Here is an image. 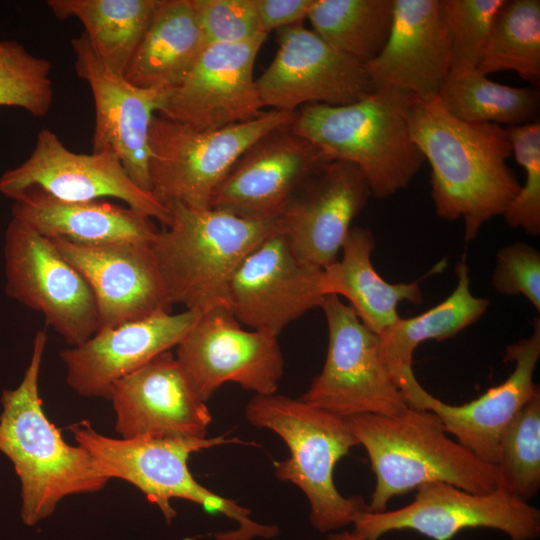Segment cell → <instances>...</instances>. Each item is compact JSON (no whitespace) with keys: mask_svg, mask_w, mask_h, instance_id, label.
<instances>
[{"mask_svg":"<svg viewBox=\"0 0 540 540\" xmlns=\"http://www.w3.org/2000/svg\"><path fill=\"white\" fill-rule=\"evenodd\" d=\"M437 98L453 117L513 127L538 120L539 92L490 80L477 68L450 70Z\"/></svg>","mask_w":540,"mask_h":540,"instance_id":"cell-30","label":"cell"},{"mask_svg":"<svg viewBox=\"0 0 540 540\" xmlns=\"http://www.w3.org/2000/svg\"><path fill=\"white\" fill-rule=\"evenodd\" d=\"M413 98L381 87L351 104H307L294 112L290 128L328 161L358 167L371 195L384 199L406 188L425 162L408 128Z\"/></svg>","mask_w":540,"mask_h":540,"instance_id":"cell-3","label":"cell"},{"mask_svg":"<svg viewBox=\"0 0 540 540\" xmlns=\"http://www.w3.org/2000/svg\"><path fill=\"white\" fill-rule=\"evenodd\" d=\"M51 241L87 281L96 303L98 330L172 312L152 243Z\"/></svg>","mask_w":540,"mask_h":540,"instance_id":"cell-19","label":"cell"},{"mask_svg":"<svg viewBox=\"0 0 540 540\" xmlns=\"http://www.w3.org/2000/svg\"><path fill=\"white\" fill-rule=\"evenodd\" d=\"M47 341L44 330L36 332L20 384L0 397V452L20 480V516L26 526L52 515L65 497L98 492L108 483L86 450L69 445L45 414L39 376Z\"/></svg>","mask_w":540,"mask_h":540,"instance_id":"cell-2","label":"cell"},{"mask_svg":"<svg viewBox=\"0 0 540 540\" xmlns=\"http://www.w3.org/2000/svg\"><path fill=\"white\" fill-rule=\"evenodd\" d=\"M267 38L207 45L157 113L198 130H214L258 117L261 101L253 70Z\"/></svg>","mask_w":540,"mask_h":540,"instance_id":"cell-17","label":"cell"},{"mask_svg":"<svg viewBox=\"0 0 540 540\" xmlns=\"http://www.w3.org/2000/svg\"><path fill=\"white\" fill-rule=\"evenodd\" d=\"M320 308L328 329L326 358L301 399L341 417L402 413L408 405L381 358L379 336L336 295L325 296Z\"/></svg>","mask_w":540,"mask_h":540,"instance_id":"cell-9","label":"cell"},{"mask_svg":"<svg viewBox=\"0 0 540 540\" xmlns=\"http://www.w3.org/2000/svg\"><path fill=\"white\" fill-rule=\"evenodd\" d=\"M75 72L95 105L92 152L112 151L133 182L150 191V127L166 92L137 87L109 69L83 32L71 40Z\"/></svg>","mask_w":540,"mask_h":540,"instance_id":"cell-18","label":"cell"},{"mask_svg":"<svg viewBox=\"0 0 540 540\" xmlns=\"http://www.w3.org/2000/svg\"><path fill=\"white\" fill-rule=\"evenodd\" d=\"M540 358V320H534L533 332L506 348L505 361L515 367L501 384L463 405H450L425 389L415 409L436 414L445 431L477 458L492 465L498 459L500 438L519 411L537 394L539 388L533 374Z\"/></svg>","mask_w":540,"mask_h":540,"instance_id":"cell-24","label":"cell"},{"mask_svg":"<svg viewBox=\"0 0 540 540\" xmlns=\"http://www.w3.org/2000/svg\"><path fill=\"white\" fill-rule=\"evenodd\" d=\"M6 294L41 313L70 346L98 330L94 295L51 239L12 217L4 236Z\"/></svg>","mask_w":540,"mask_h":540,"instance_id":"cell-10","label":"cell"},{"mask_svg":"<svg viewBox=\"0 0 540 540\" xmlns=\"http://www.w3.org/2000/svg\"><path fill=\"white\" fill-rule=\"evenodd\" d=\"M77 445L90 455L97 471L108 481L116 478L138 488L156 505L167 523L176 517L171 499H184L207 512L222 513L239 524V529L217 534L218 540H250L273 537L275 526L260 525L250 519L251 511L201 485L188 468L194 452L230 443H243L224 435L212 438L137 436L112 438L100 434L88 420L68 426Z\"/></svg>","mask_w":540,"mask_h":540,"instance_id":"cell-5","label":"cell"},{"mask_svg":"<svg viewBox=\"0 0 540 540\" xmlns=\"http://www.w3.org/2000/svg\"><path fill=\"white\" fill-rule=\"evenodd\" d=\"M260 31L266 35L272 30L302 24L314 0H254Z\"/></svg>","mask_w":540,"mask_h":540,"instance_id":"cell-39","label":"cell"},{"mask_svg":"<svg viewBox=\"0 0 540 540\" xmlns=\"http://www.w3.org/2000/svg\"><path fill=\"white\" fill-rule=\"evenodd\" d=\"M498 486L527 501L540 488V393L504 430L496 463Z\"/></svg>","mask_w":540,"mask_h":540,"instance_id":"cell-33","label":"cell"},{"mask_svg":"<svg viewBox=\"0 0 540 540\" xmlns=\"http://www.w3.org/2000/svg\"><path fill=\"white\" fill-rule=\"evenodd\" d=\"M329 162L290 125L274 129L231 166L214 191L211 208L250 219L280 218L297 193Z\"/></svg>","mask_w":540,"mask_h":540,"instance_id":"cell-16","label":"cell"},{"mask_svg":"<svg viewBox=\"0 0 540 540\" xmlns=\"http://www.w3.org/2000/svg\"><path fill=\"white\" fill-rule=\"evenodd\" d=\"M327 540H363L355 535L353 532H342L336 534H330Z\"/></svg>","mask_w":540,"mask_h":540,"instance_id":"cell-40","label":"cell"},{"mask_svg":"<svg viewBox=\"0 0 540 540\" xmlns=\"http://www.w3.org/2000/svg\"><path fill=\"white\" fill-rule=\"evenodd\" d=\"M28 190H39L65 201L116 198L161 227L170 219L169 209L133 182L112 151L72 152L49 129L39 131L34 148L23 163L0 177V192L6 197L14 199Z\"/></svg>","mask_w":540,"mask_h":540,"instance_id":"cell-13","label":"cell"},{"mask_svg":"<svg viewBox=\"0 0 540 540\" xmlns=\"http://www.w3.org/2000/svg\"><path fill=\"white\" fill-rule=\"evenodd\" d=\"M204 42L230 44L260 34L254 0H190Z\"/></svg>","mask_w":540,"mask_h":540,"instance_id":"cell-37","label":"cell"},{"mask_svg":"<svg viewBox=\"0 0 540 540\" xmlns=\"http://www.w3.org/2000/svg\"><path fill=\"white\" fill-rule=\"evenodd\" d=\"M201 313H160L97 330L60 353L67 384L81 396L109 399L117 381L176 348Z\"/></svg>","mask_w":540,"mask_h":540,"instance_id":"cell-21","label":"cell"},{"mask_svg":"<svg viewBox=\"0 0 540 540\" xmlns=\"http://www.w3.org/2000/svg\"><path fill=\"white\" fill-rule=\"evenodd\" d=\"M353 533L379 540L396 530H413L433 540H450L460 531L490 528L510 540H535L540 534V511L504 488L476 494L444 482L419 486L413 501L397 510L362 512Z\"/></svg>","mask_w":540,"mask_h":540,"instance_id":"cell-11","label":"cell"},{"mask_svg":"<svg viewBox=\"0 0 540 540\" xmlns=\"http://www.w3.org/2000/svg\"><path fill=\"white\" fill-rule=\"evenodd\" d=\"M492 285L500 294L523 295L540 311V253L529 244L517 242L496 255Z\"/></svg>","mask_w":540,"mask_h":540,"instance_id":"cell-38","label":"cell"},{"mask_svg":"<svg viewBox=\"0 0 540 540\" xmlns=\"http://www.w3.org/2000/svg\"><path fill=\"white\" fill-rule=\"evenodd\" d=\"M477 69L487 76L513 71L530 83L539 82V0H505L493 20Z\"/></svg>","mask_w":540,"mask_h":540,"instance_id":"cell-32","label":"cell"},{"mask_svg":"<svg viewBox=\"0 0 540 540\" xmlns=\"http://www.w3.org/2000/svg\"><path fill=\"white\" fill-rule=\"evenodd\" d=\"M369 457L376 484L369 512L386 511L388 502L430 482L486 494L498 486L496 465L477 458L447 436L435 413L409 406L388 417L358 414L345 417Z\"/></svg>","mask_w":540,"mask_h":540,"instance_id":"cell-4","label":"cell"},{"mask_svg":"<svg viewBox=\"0 0 540 540\" xmlns=\"http://www.w3.org/2000/svg\"><path fill=\"white\" fill-rule=\"evenodd\" d=\"M371 196L358 167L329 162L286 207L281 229L301 259L324 269L338 259L353 219Z\"/></svg>","mask_w":540,"mask_h":540,"instance_id":"cell-22","label":"cell"},{"mask_svg":"<svg viewBox=\"0 0 540 540\" xmlns=\"http://www.w3.org/2000/svg\"><path fill=\"white\" fill-rule=\"evenodd\" d=\"M321 274V268L296 254L280 226L236 269L230 284L231 310L242 325L278 336L321 306Z\"/></svg>","mask_w":540,"mask_h":540,"instance_id":"cell-15","label":"cell"},{"mask_svg":"<svg viewBox=\"0 0 540 540\" xmlns=\"http://www.w3.org/2000/svg\"><path fill=\"white\" fill-rule=\"evenodd\" d=\"M293 118L294 113L270 109L246 122L198 130L156 114L149 139L151 193L166 208H211L214 191L240 155Z\"/></svg>","mask_w":540,"mask_h":540,"instance_id":"cell-8","label":"cell"},{"mask_svg":"<svg viewBox=\"0 0 540 540\" xmlns=\"http://www.w3.org/2000/svg\"><path fill=\"white\" fill-rule=\"evenodd\" d=\"M151 244L173 305L204 312L230 306V284L243 259L281 226L280 218L250 219L214 208H169Z\"/></svg>","mask_w":540,"mask_h":540,"instance_id":"cell-6","label":"cell"},{"mask_svg":"<svg viewBox=\"0 0 540 540\" xmlns=\"http://www.w3.org/2000/svg\"><path fill=\"white\" fill-rule=\"evenodd\" d=\"M109 399L121 438H205L212 420L171 351L117 381Z\"/></svg>","mask_w":540,"mask_h":540,"instance_id":"cell-20","label":"cell"},{"mask_svg":"<svg viewBox=\"0 0 540 540\" xmlns=\"http://www.w3.org/2000/svg\"><path fill=\"white\" fill-rule=\"evenodd\" d=\"M393 10V0H314L307 18L327 44L366 66L387 42Z\"/></svg>","mask_w":540,"mask_h":540,"instance_id":"cell-31","label":"cell"},{"mask_svg":"<svg viewBox=\"0 0 540 540\" xmlns=\"http://www.w3.org/2000/svg\"><path fill=\"white\" fill-rule=\"evenodd\" d=\"M450 70L476 69L493 20L505 0H442Z\"/></svg>","mask_w":540,"mask_h":540,"instance_id":"cell-35","label":"cell"},{"mask_svg":"<svg viewBox=\"0 0 540 540\" xmlns=\"http://www.w3.org/2000/svg\"><path fill=\"white\" fill-rule=\"evenodd\" d=\"M13 200L12 217L49 239L153 243L159 232L150 217L103 200L65 201L39 190L25 191Z\"/></svg>","mask_w":540,"mask_h":540,"instance_id":"cell-25","label":"cell"},{"mask_svg":"<svg viewBox=\"0 0 540 540\" xmlns=\"http://www.w3.org/2000/svg\"><path fill=\"white\" fill-rule=\"evenodd\" d=\"M206 47L190 0H159L123 77L145 89L168 91Z\"/></svg>","mask_w":540,"mask_h":540,"instance_id":"cell-28","label":"cell"},{"mask_svg":"<svg viewBox=\"0 0 540 540\" xmlns=\"http://www.w3.org/2000/svg\"><path fill=\"white\" fill-rule=\"evenodd\" d=\"M175 357L204 402L229 382L255 395L275 394L284 372L278 336L244 329L226 306L202 312Z\"/></svg>","mask_w":540,"mask_h":540,"instance_id":"cell-12","label":"cell"},{"mask_svg":"<svg viewBox=\"0 0 540 540\" xmlns=\"http://www.w3.org/2000/svg\"><path fill=\"white\" fill-rule=\"evenodd\" d=\"M410 136L431 167L436 214L464 221V240L476 238L492 218L504 215L521 184L508 165L507 128L453 117L439 99L413 98L407 112Z\"/></svg>","mask_w":540,"mask_h":540,"instance_id":"cell-1","label":"cell"},{"mask_svg":"<svg viewBox=\"0 0 540 540\" xmlns=\"http://www.w3.org/2000/svg\"><path fill=\"white\" fill-rule=\"evenodd\" d=\"M158 1L48 0L46 5L58 19H78L96 55L123 76Z\"/></svg>","mask_w":540,"mask_h":540,"instance_id":"cell-29","label":"cell"},{"mask_svg":"<svg viewBox=\"0 0 540 540\" xmlns=\"http://www.w3.org/2000/svg\"><path fill=\"white\" fill-rule=\"evenodd\" d=\"M375 248L373 233L351 227L341 249L342 257L322 269L320 287L324 296H343L360 321L379 335L399 318L398 305L403 301L422 303L418 281L389 283L372 265Z\"/></svg>","mask_w":540,"mask_h":540,"instance_id":"cell-27","label":"cell"},{"mask_svg":"<svg viewBox=\"0 0 540 540\" xmlns=\"http://www.w3.org/2000/svg\"><path fill=\"white\" fill-rule=\"evenodd\" d=\"M245 417L251 425L275 432L288 446L290 456L275 462V473L305 494L314 528L333 531L367 511L362 497H344L334 483L337 462L359 445L345 417L276 393L254 395Z\"/></svg>","mask_w":540,"mask_h":540,"instance_id":"cell-7","label":"cell"},{"mask_svg":"<svg viewBox=\"0 0 540 540\" xmlns=\"http://www.w3.org/2000/svg\"><path fill=\"white\" fill-rule=\"evenodd\" d=\"M457 284L441 303L424 313L399 318L379 336L381 358L395 385L410 405L422 389L412 369L415 349L423 342L443 341L474 324L486 312L489 300L470 290L469 267L465 256L455 266Z\"/></svg>","mask_w":540,"mask_h":540,"instance_id":"cell-26","label":"cell"},{"mask_svg":"<svg viewBox=\"0 0 540 540\" xmlns=\"http://www.w3.org/2000/svg\"><path fill=\"white\" fill-rule=\"evenodd\" d=\"M516 161L525 170V181L504 213L511 228L540 234V122L506 127Z\"/></svg>","mask_w":540,"mask_h":540,"instance_id":"cell-36","label":"cell"},{"mask_svg":"<svg viewBox=\"0 0 540 540\" xmlns=\"http://www.w3.org/2000/svg\"><path fill=\"white\" fill-rule=\"evenodd\" d=\"M393 1L387 42L365 66L373 89L390 87L419 100L436 98L451 69L443 2Z\"/></svg>","mask_w":540,"mask_h":540,"instance_id":"cell-23","label":"cell"},{"mask_svg":"<svg viewBox=\"0 0 540 540\" xmlns=\"http://www.w3.org/2000/svg\"><path fill=\"white\" fill-rule=\"evenodd\" d=\"M277 43L275 57L256 79L264 107L294 113L307 104L346 105L374 90L364 65L302 24L278 29Z\"/></svg>","mask_w":540,"mask_h":540,"instance_id":"cell-14","label":"cell"},{"mask_svg":"<svg viewBox=\"0 0 540 540\" xmlns=\"http://www.w3.org/2000/svg\"><path fill=\"white\" fill-rule=\"evenodd\" d=\"M50 73L47 59L34 56L17 41L0 39V106L46 116L54 94Z\"/></svg>","mask_w":540,"mask_h":540,"instance_id":"cell-34","label":"cell"}]
</instances>
